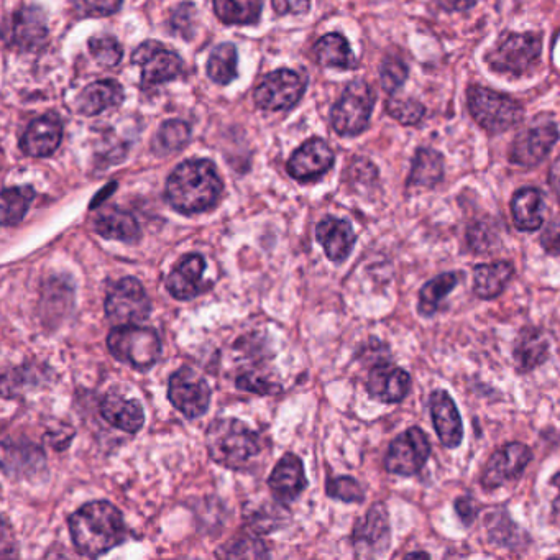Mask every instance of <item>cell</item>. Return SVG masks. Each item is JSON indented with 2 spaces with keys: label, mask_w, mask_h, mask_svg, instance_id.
Masks as SVG:
<instances>
[{
  "label": "cell",
  "mask_w": 560,
  "mask_h": 560,
  "mask_svg": "<svg viewBox=\"0 0 560 560\" xmlns=\"http://www.w3.org/2000/svg\"><path fill=\"white\" fill-rule=\"evenodd\" d=\"M222 191L221 176L207 160L184 161L166 181V199L175 211L186 216L212 209L221 199Z\"/></svg>",
  "instance_id": "6da1fadb"
},
{
  "label": "cell",
  "mask_w": 560,
  "mask_h": 560,
  "mask_svg": "<svg viewBox=\"0 0 560 560\" xmlns=\"http://www.w3.org/2000/svg\"><path fill=\"white\" fill-rule=\"evenodd\" d=\"M74 546L83 556L101 557L125 538L122 513L109 501H92L68 519Z\"/></svg>",
  "instance_id": "7a4b0ae2"
},
{
  "label": "cell",
  "mask_w": 560,
  "mask_h": 560,
  "mask_svg": "<svg viewBox=\"0 0 560 560\" xmlns=\"http://www.w3.org/2000/svg\"><path fill=\"white\" fill-rule=\"evenodd\" d=\"M207 452L225 469H242L257 457L260 441L255 432L239 419H216L206 432Z\"/></svg>",
  "instance_id": "3957f363"
},
{
  "label": "cell",
  "mask_w": 560,
  "mask_h": 560,
  "mask_svg": "<svg viewBox=\"0 0 560 560\" xmlns=\"http://www.w3.org/2000/svg\"><path fill=\"white\" fill-rule=\"evenodd\" d=\"M470 115L490 134H503L523 120V107L513 97L472 86L467 92Z\"/></svg>",
  "instance_id": "277c9868"
},
{
  "label": "cell",
  "mask_w": 560,
  "mask_h": 560,
  "mask_svg": "<svg viewBox=\"0 0 560 560\" xmlns=\"http://www.w3.org/2000/svg\"><path fill=\"white\" fill-rule=\"evenodd\" d=\"M107 345L114 359L137 370H148L160 359L161 340L150 327L138 324L114 327L107 337Z\"/></svg>",
  "instance_id": "5b68a950"
},
{
  "label": "cell",
  "mask_w": 560,
  "mask_h": 560,
  "mask_svg": "<svg viewBox=\"0 0 560 560\" xmlns=\"http://www.w3.org/2000/svg\"><path fill=\"white\" fill-rule=\"evenodd\" d=\"M541 50V38L536 33H506L490 51L487 61L498 73L521 76L536 66Z\"/></svg>",
  "instance_id": "8992f818"
},
{
  "label": "cell",
  "mask_w": 560,
  "mask_h": 560,
  "mask_svg": "<svg viewBox=\"0 0 560 560\" xmlns=\"http://www.w3.org/2000/svg\"><path fill=\"white\" fill-rule=\"evenodd\" d=\"M375 96L365 81H354L332 109V127L337 134L354 137L367 129Z\"/></svg>",
  "instance_id": "52a82bcc"
},
{
  "label": "cell",
  "mask_w": 560,
  "mask_h": 560,
  "mask_svg": "<svg viewBox=\"0 0 560 560\" xmlns=\"http://www.w3.org/2000/svg\"><path fill=\"white\" fill-rule=\"evenodd\" d=\"M106 316L115 326L142 324L152 313V303L137 278H124L112 286L107 294Z\"/></svg>",
  "instance_id": "ba28073f"
},
{
  "label": "cell",
  "mask_w": 560,
  "mask_h": 560,
  "mask_svg": "<svg viewBox=\"0 0 560 560\" xmlns=\"http://www.w3.org/2000/svg\"><path fill=\"white\" fill-rule=\"evenodd\" d=\"M431 455V442L423 429L409 427L408 431L391 442L386 454L385 467L393 475L413 477L423 470Z\"/></svg>",
  "instance_id": "9c48e42d"
},
{
  "label": "cell",
  "mask_w": 560,
  "mask_h": 560,
  "mask_svg": "<svg viewBox=\"0 0 560 560\" xmlns=\"http://www.w3.org/2000/svg\"><path fill=\"white\" fill-rule=\"evenodd\" d=\"M306 91V81L291 69L267 74L255 89V104L265 111H286L296 106Z\"/></svg>",
  "instance_id": "30bf717a"
},
{
  "label": "cell",
  "mask_w": 560,
  "mask_h": 560,
  "mask_svg": "<svg viewBox=\"0 0 560 560\" xmlns=\"http://www.w3.org/2000/svg\"><path fill=\"white\" fill-rule=\"evenodd\" d=\"M134 65L142 66L143 88H155L158 84L178 78L183 74V60L175 51L168 50L155 40L138 46L132 55Z\"/></svg>",
  "instance_id": "8fae6325"
},
{
  "label": "cell",
  "mask_w": 560,
  "mask_h": 560,
  "mask_svg": "<svg viewBox=\"0 0 560 560\" xmlns=\"http://www.w3.org/2000/svg\"><path fill=\"white\" fill-rule=\"evenodd\" d=\"M168 398L186 418H199L206 414L211 403V388L204 378L191 368H180L168 383Z\"/></svg>",
  "instance_id": "7c38bea8"
},
{
  "label": "cell",
  "mask_w": 560,
  "mask_h": 560,
  "mask_svg": "<svg viewBox=\"0 0 560 560\" xmlns=\"http://www.w3.org/2000/svg\"><path fill=\"white\" fill-rule=\"evenodd\" d=\"M533 460V452L523 442H510L493 452L483 469L482 487L485 490H496L506 482L516 480Z\"/></svg>",
  "instance_id": "4fadbf2b"
},
{
  "label": "cell",
  "mask_w": 560,
  "mask_h": 560,
  "mask_svg": "<svg viewBox=\"0 0 560 560\" xmlns=\"http://www.w3.org/2000/svg\"><path fill=\"white\" fill-rule=\"evenodd\" d=\"M390 516L385 506L373 505L354 528L355 554L359 557H378L390 547Z\"/></svg>",
  "instance_id": "5bb4252c"
},
{
  "label": "cell",
  "mask_w": 560,
  "mask_h": 560,
  "mask_svg": "<svg viewBox=\"0 0 560 560\" xmlns=\"http://www.w3.org/2000/svg\"><path fill=\"white\" fill-rule=\"evenodd\" d=\"M559 140V132L552 122L531 125L523 130L511 145L510 160L519 166H536L549 155Z\"/></svg>",
  "instance_id": "9a60e30c"
},
{
  "label": "cell",
  "mask_w": 560,
  "mask_h": 560,
  "mask_svg": "<svg viewBox=\"0 0 560 560\" xmlns=\"http://www.w3.org/2000/svg\"><path fill=\"white\" fill-rule=\"evenodd\" d=\"M334 152L322 138H311L304 142L288 161V173L294 180L314 181L326 175L334 165Z\"/></svg>",
  "instance_id": "2e32d148"
},
{
  "label": "cell",
  "mask_w": 560,
  "mask_h": 560,
  "mask_svg": "<svg viewBox=\"0 0 560 560\" xmlns=\"http://www.w3.org/2000/svg\"><path fill=\"white\" fill-rule=\"evenodd\" d=\"M411 390V377L393 363L381 362L370 370L367 378L368 395L381 403H401Z\"/></svg>",
  "instance_id": "e0dca14e"
},
{
  "label": "cell",
  "mask_w": 560,
  "mask_h": 560,
  "mask_svg": "<svg viewBox=\"0 0 560 560\" xmlns=\"http://www.w3.org/2000/svg\"><path fill=\"white\" fill-rule=\"evenodd\" d=\"M63 138V122L56 114H45L28 125L20 138V150L27 157H50L60 147Z\"/></svg>",
  "instance_id": "ac0fdd59"
},
{
  "label": "cell",
  "mask_w": 560,
  "mask_h": 560,
  "mask_svg": "<svg viewBox=\"0 0 560 560\" xmlns=\"http://www.w3.org/2000/svg\"><path fill=\"white\" fill-rule=\"evenodd\" d=\"M429 409H431L432 423L442 444L447 449L459 447L464 439V424L452 396L446 390L432 391L429 396Z\"/></svg>",
  "instance_id": "d6986e66"
},
{
  "label": "cell",
  "mask_w": 560,
  "mask_h": 560,
  "mask_svg": "<svg viewBox=\"0 0 560 560\" xmlns=\"http://www.w3.org/2000/svg\"><path fill=\"white\" fill-rule=\"evenodd\" d=\"M268 487L281 503H291L308 487L303 462L298 455L286 454L268 478Z\"/></svg>",
  "instance_id": "ffe728a7"
},
{
  "label": "cell",
  "mask_w": 560,
  "mask_h": 560,
  "mask_svg": "<svg viewBox=\"0 0 560 560\" xmlns=\"http://www.w3.org/2000/svg\"><path fill=\"white\" fill-rule=\"evenodd\" d=\"M316 239L324 248L327 258L332 262H344L354 250L355 237L354 229L350 222L327 217L319 222L316 227Z\"/></svg>",
  "instance_id": "44dd1931"
},
{
  "label": "cell",
  "mask_w": 560,
  "mask_h": 560,
  "mask_svg": "<svg viewBox=\"0 0 560 560\" xmlns=\"http://www.w3.org/2000/svg\"><path fill=\"white\" fill-rule=\"evenodd\" d=\"M206 260L198 253H189L166 278V290L176 299H193L202 291V275Z\"/></svg>",
  "instance_id": "7402d4cb"
},
{
  "label": "cell",
  "mask_w": 560,
  "mask_h": 560,
  "mask_svg": "<svg viewBox=\"0 0 560 560\" xmlns=\"http://www.w3.org/2000/svg\"><path fill=\"white\" fill-rule=\"evenodd\" d=\"M46 28L45 15L37 7H25L15 12L10 27V42L23 51H32L40 48L45 42Z\"/></svg>",
  "instance_id": "603a6c76"
},
{
  "label": "cell",
  "mask_w": 560,
  "mask_h": 560,
  "mask_svg": "<svg viewBox=\"0 0 560 560\" xmlns=\"http://www.w3.org/2000/svg\"><path fill=\"white\" fill-rule=\"evenodd\" d=\"M101 414L102 418L106 419L111 426L130 432V434L140 431L145 424L142 404L125 398L117 391L107 393L106 398L102 400Z\"/></svg>",
  "instance_id": "cb8c5ba5"
},
{
  "label": "cell",
  "mask_w": 560,
  "mask_h": 560,
  "mask_svg": "<svg viewBox=\"0 0 560 560\" xmlns=\"http://www.w3.org/2000/svg\"><path fill=\"white\" fill-rule=\"evenodd\" d=\"M94 230L109 240H119L125 244H135L140 239V225L129 212L109 207L94 219Z\"/></svg>",
  "instance_id": "d4e9b609"
},
{
  "label": "cell",
  "mask_w": 560,
  "mask_h": 560,
  "mask_svg": "<svg viewBox=\"0 0 560 560\" xmlns=\"http://www.w3.org/2000/svg\"><path fill=\"white\" fill-rule=\"evenodd\" d=\"M124 101V88L114 79L96 81L81 91L78 97V111L83 115H97L120 106Z\"/></svg>",
  "instance_id": "484cf974"
},
{
  "label": "cell",
  "mask_w": 560,
  "mask_h": 560,
  "mask_svg": "<svg viewBox=\"0 0 560 560\" xmlns=\"http://www.w3.org/2000/svg\"><path fill=\"white\" fill-rule=\"evenodd\" d=\"M511 214L516 227L523 232H534L544 224V198L536 188L516 191L511 199Z\"/></svg>",
  "instance_id": "4316f807"
},
{
  "label": "cell",
  "mask_w": 560,
  "mask_h": 560,
  "mask_svg": "<svg viewBox=\"0 0 560 560\" xmlns=\"http://www.w3.org/2000/svg\"><path fill=\"white\" fill-rule=\"evenodd\" d=\"M515 268L510 262L483 263L473 270V293L478 298L495 299L505 291Z\"/></svg>",
  "instance_id": "83f0119b"
},
{
  "label": "cell",
  "mask_w": 560,
  "mask_h": 560,
  "mask_svg": "<svg viewBox=\"0 0 560 560\" xmlns=\"http://www.w3.org/2000/svg\"><path fill=\"white\" fill-rule=\"evenodd\" d=\"M513 355L519 372H531L546 362L549 357V342L536 327H524L516 339Z\"/></svg>",
  "instance_id": "f1b7e54d"
},
{
  "label": "cell",
  "mask_w": 560,
  "mask_h": 560,
  "mask_svg": "<svg viewBox=\"0 0 560 560\" xmlns=\"http://www.w3.org/2000/svg\"><path fill=\"white\" fill-rule=\"evenodd\" d=\"M316 60L324 68L350 69L355 66V58L350 45L339 33H329L319 38L314 46Z\"/></svg>",
  "instance_id": "f546056e"
},
{
  "label": "cell",
  "mask_w": 560,
  "mask_h": 560,
  "mask_svg": "<svg viewBox=\"0 0 560 560\" xmlns=\"http://www.w3.org/2000/svg\"><path fill=\"white\" fill-rule=\"evenodd\" d=\"M444 176V160L431 148H419L414 157L408 186L434 188Z\"/></svg>",
  "instance_id": "4dcf8cb0"
},
{
  "label": "cell",
  "mask_w": 560,
  "mask_h": 560,
  "mask_svg": "<svg viewBox=\"0 0 560 560\" xmlns=\"http://www.w3.org/2000/svg\"><path fill=\"white\" fill-rule=\"evenodd\" d=\"M214 12L227 25H252L262 15V0H214Z\"/></svg>",
  "instance_id": "1f68e13d"
},
{
  "label": "cell",
  "mask_w": 560,
  "mask_h": 560,
  "mask_svg": "<svg viewBox=\"0 0 560 560\" xmlns=\"http://www.w3.org/2000/svg\"><path fill=\"white\" fill-rule=\"evenodd\" d=\"M457 281H459V276L455 273H444V275L436 276L431 281H427L426 285L419 291V314L426 317L434 316L439 311V306L446 299L447 294L457 286Z\"/></svg>",
  "instance_id": "d6a6232c"
},
{
  "label": "cell",
  "mask_w": 560,
  "mask_h": 560,
  "mask_svg": "<svg viewBox=\"0 0 560 560\" xmlns=\"http://www.w3.org/2000/svg\"><path fill=\"white\" fill-rule=\"evenodd\" d=\"M207 74L217 84H229L237 76V50L232 43H222L212 50Z\"/></svg>",
  "instance_id": "836d02e7"
},
{
  "label": "cell",
  "mask_w": 560,
  "mask_h": 560,
  "mask_svg": "<svg viewBox=\"0 0 560 560\" xmlns=\"http://www.w3.org/2000/svg\"><path fill=\"white\" fill-rule=\"evenodd\" d=\"M191 129L183 120H166L153 138V152L158 155L175 153L189 142Z\"/></svg>",
  "instance_id": "e575fe53"
},
{
  "label": "cell",
  "mask_w": 560,
  "mask_h": 560,
  "mask_svg": "<svg viewBox=\"0 0 560 560\" xmlns=\"http://www.w3.org/2000/svg\"><path fill=\"white\" fill-rule=\"evenodd\" d=\"M33 199H35V191L30 186L4 189V193H2V224L9 227V225H17L22 222Z\"/></svg>",
  "instance_id": "d590c367"
},
{
  "label": "cell",
  "mask_w": 560,
  "mask_h": 560,
  "mask_svg": "<svg viewBox=\"0 0 560 560\" xmlns=\"http://www.w3.org/2000/svg\"><path fill=\"white\" fill-rule=\"evenodd\" d=\"M89 50L96 58L97 63H101L106 68H114L122 61L124 48L117 42V38L111 35H97L89 40Z\"/></svg>",
  "instance_id": "8d00e7d4"
},
{
  "label": "cell",
  "mask_w": 560,
  "mask_h": 560,
  "mask_svg": "<svg viewBox=\"0 0 560 560\" xmlns=\"http://www.w3.org/2000/svg\"><path fill=\"white\" fill-rule=\"evenodd\" d=\"M386 112L400 124L414 125L423 119L426 109L416 99H401V97L391 96L390 101L386 102Z\"/></svg>",
  "instance_id": "74e56055"
},
{
  "label": "cell",
  "mask_w": 560,
  "mask_h": 560,
  "mask_svg": "<svg viewBox=\"0 0 560 560\" xmlns=\"http://www.w3.org/2000/svg\"><path fill=\"white\" fill-rule=\"evenodd\" d=\"M326 492L334 500L345 501V503H362L365 500L363 488L352 477L331 478L327 482Z\"/></svg>",
  "instance_id": "f35d334b"
},
{
  "label": "cell",
  "mask_w": 560,
  "mask_h": 560,
  "mask_svg": "<svg viewBox=\"0 0 560 560\" xmlns=\"http://www.w3.org/2000/svg\"><path fill=\"white\" fill-rule=\"evenodd\" d=\"M381 86L385 91L390 92L391 96L403 86L408 78V68L400 58L386 56L380 68Z\"/></svg>",
  "instance_id": "ab89813d"
},
{
  "label": "cell",
  "mask_w": 560,
  "mask_h": 560,
  "mask_svg": "<svg viewBox=\"0 0 560 560\" xmlns=\"http://www.w3.org/2000/svg\"><path fill=\"white\" fill-rule=\"evenodd\" d=\"M78 14L84 17H106L120 9L122 0H69Z\"/></svg>",
  "instance_id": "60d3db41"
},
{
  "label": "cell",
  "mask_w": 560,
  "mask_h": 560,
  "mask_svg": "<svg viewBox=\"0 0 560 560\" xmlns=\"http://www.w3.org/2000/svg\"><path fill=\"white\" fill-rule=\"evenodd\" d=\"M194 15H196V9H194L193 4L184 2V4L178 5V7L173 10V14H171L173 30H175L176 33H180L181 37H193Z\"/></svg>",
  "instance_id": "b9f144b4"
},
{
  "label": "cell",
  "mask_w": 560,
  "mask_h": 560,
  "mask_svg": "<svg viewBox=\"0 0 560 560\" xmlns=\"http://www.w3.org/2000/svg\"><path fill=\"white\" fill-rule=\"evenodd\" d=\"M237 385H239L242 390L253 391V393H260V395H263V393L267 395V393L276 390V385H273L267 378L258 377L255 373L242 375V377L237 380Z\"/></svg>",
  "instance_id": "7bdbcfd3"
},
{
  "label": "cell",
  "mask_w": 560,
  "mask_h": 560,
  "mask_svg": "<svg viewBox=\"0 0 560 560\" xmlns=\"http://www.w3.org/2000/svg\"><path fill=\"white\" fill-rule=\"evenodd\" d=\"M541 245L549 255L560 257V221L547 225L541 235Z\"/></svg>",
  "instance_id": "ee69618b"
},
{
  "label": "cell",
  "mask_w": 560,
  "mask_h": 560,
  "mask_svg": "<svg viewBox=\"0 0 560 560\" xmlns=\"http://www.w3.org/2000/svg\"><path fill=\"white\" fill-rule=\"evenodd\" d=\"M276 14L304 15L311 7V0H271Z\"/></svg>",
  "instance_id": "f6af8a7d"
},
{
  "label": "cell",
  "mask_w": 560,
  "mask_h": 560,
  "mask_svg": "<svg viewBox=\"0 0 560 560\" xmlns=\"http://www.w3.org/2000/svg\"><path fill=\"white\" fill-rule=\"evenodd\" d=\"M455 510H457V515L462 518V521H464V524H467V526L473 524V521L477 519L478 506L470 496L457 498V500H455Z\"/></svg>",
  "instance_id": "bcb514c9"
},
{
  "label": "cell",
  "mask_w": 560,
  "mask_h": 560,
  "mask_svg": "<svg viewBox=\"0 0 560 560\" xmlns=\"http://www.w3.org/2000/svg\"><path fill=\"white\" fill-rule=\"evenodd\" d=\"M478 0H439V5L447 12H467L477 5Z\"/></svg>",
  "instance_id": "7dc6e473"
},
{
  "label": "cell",
  "mask_w": 560,
  "mask_h": 560,
  "mask_svg": "<svg viewBox=\"0 0 560 560\" xmlns=\"http://www.w3.org/2000/svg\"><path fill=\"white\" fill-rule=\"evenodd\" d=\"M549 184L560 201V157L552 163L551 171H549Z\"/></svg>",
  "instance_id": "c3c4849f"
},
{
  "label": "cell",
  "mask_w": 560,
  "mask_h": 560,
  "mask_svg": "<svg viewBox=\"0 0 560 560\" xmlns=\"http://www.w3.org/2000/svg\"><path fill=\"white\" fill-rule=\"evenodd\" d=\"M552 487L557 490L556 500L552 503V508H554V515H556V518L560 519V473H557V475H554V478H552Z\"/></svg>",
  "instance_id": "681fc988"
},
{
  "label": "cell",
  "mask_w": 560,
  "mask_h": 560,
  "mask_svg": "<svg viewBox=\"0 0 560 560\" xmlns=\"http://www.w3.org/2000/svg\"><path fill=\"white\" fill-rule=\"evenodd\" d=\"M408 559H418V557H423V559H429V554H426V552H411V554H408Z\"/></svg>",
  "instance_id": "f907efd6"
}]
</instances>
